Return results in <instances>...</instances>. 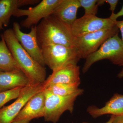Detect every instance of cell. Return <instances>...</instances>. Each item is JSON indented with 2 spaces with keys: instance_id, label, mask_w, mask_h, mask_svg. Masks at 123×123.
Wrapping results in <instances>:
<instances>
[{
  "instance_id": "1",
  "label": "cell",
  "mask_w": 123,
  "mask_h": 123,
  "mask_svg": "<svg viewBox=\"0 0 123 123\" xmlns=\"http://www.w3.org/2000/svg\"><path fill=\"white\" fill-rule=\"evenodd\" d=\"M2 35L16 63L31 84H43L46 79V69L24 50L15 37L12 29H7Z\"/></svg>"
},
{
  "instance_id": "2",
  "label": "cell",
  "mask_w": 123,
  "mask_h": 123,
  "mask_svg": "<svg viewBox=\"0 0 123 123\" xmlns=\"http://www.w3.org/2000/svg\"><path fill=\"white\" fill-rule=\"evenodd\" d=\"M36 33L41 48L51 44L75 47L71 27L52 14L42 19L37 25Z\"/></svg>"
},
{
  "instance_id": "3",
  "label": "cell",
  "mask_w": 123,
  "mask_h": 123,
  "mask_svg": "<svg viewBox=\"0 0 123 123\" xmlns=\"http://www.w3.org/2000/svg\"><path fill=\"white\" fill-rule=\"evenodd\" d=\"M86 59L83 73H86L93 64L103 60H108L114 64L123 66V41L118 33L107 40L96 51Z\"/></svg>"
},
{
  "instance_id": "4",
  "label": "cell",
  "mask_w": 123,
  "mask_h": 123,
  "mask_svg": "<svg viewBox=\"0 0 123 123\" xmlns=\"http://www.w3.org/2000/svg\"><path fill=\"white\" fill-rule=\"evenodd\" d=\"M41 49L45 64L52 71L68 64H77L81 59L76 47L51 44Z\"/></svg>"
},
{
  "instance_id": "5",
  "label": "cell",
  "mask_w": 123,
  "mask_h": 123,
  "mask_svg": "<svg viewBox=\"0 0 123 123\" xmlns=\"http://www.w3.org/2000/svg\"><path fill=\"white\" fill-rule=\"evenodd\" d=\"M44 90L45 101L43 117L45 121L53 123H57L65 111H68L70 113L73 112L75 101L84 92L63 97L53 94Z\"/></svg>"
},
{
  "instance_id": "6",
  "label": "cell",
  "mask_w": 123,
  "mask_h": 123,
  "mask_svg": "<svg viewBox=\"0 0 123 123\" xmlns=\"http://www.w3.org/2000/svg\"><path fill=\"white\" fill-rule=\"evenodd\" d=\"M116 25L109 29H104L74 38V43L78 51L81 59H86L96 51L106 40L118 33Z\"/></svg>"
},
{
  "instance_id": "7",
  "label": "cell",
  "mask_w": 123,
  "mask_h": 123,
  "mask_svg": "<svg viewBox=\"0 0 123 123\" xmlns=\"http://www.w3.org/2000/svg\"><path fill=\"white\" fill-rule=\"evenodd\" d=\"M61 0H43L35 7L27 9H18L13 16L20 17L26 16L27 18L21 22L22 27L29 29L37 25L40 20L51 15Z\"/></svg>"
},
{
  "instance_id": "8",
  "label": "cell",
  "mask_w": 123,
  "mask_h": 123,
  "mask_svg": "<svg viewBox=\"0 0 123 123\" xmlns=\"http://www.w3.org/2000/svg\"><path fill=\"white\" fill-rule=\"evenodd\" d=\"M44 89L43 84H30L24 87L12 103L0 109V123H12L25 104L33 96Z\"/></svg>"
},
{
  "instance_id": "9",
  "label": "cell",
  "mask_w": 123,
  "mask_h": 123,
  "mask_svg": "<svg viewBox=\"0 0 123 123\" xmlns=\"http://www.w3.org/2000/svg\"><path fill=\"white\" fill-rule=\"evenodd\" d=\"M115 21L110 18H103L96 15H84L77 18L71 26L74 37H81L101 30L111 28L116 25Z\"/></svg>"
},
{
  "instance_id": "10",
  "label": "cell",
  "mask_w": 123,
  "mask_h": 123,
  "mask_svg": "<svg viewBox=\"0 0 123 123\" xmlns=\"http://www.w3.org/2000/svg\"><path fill=\"white\" fill-rule=\"evenodd\" d=\"M30 32L23 33L18 22L13 23V30L15 37L27 53L40 64L45 67L46 64L42 54V49L39 46L37 39V25L31 27Z\"/></svg>"
},
{
  "instance_id": "11",
  "label": "cell",
  "mask_w": 123,
  "mask_h": 123,
  "mask_svg": "<svg viewBox=\"0 0 123 123\" xmlns=\"http://www.w3.org/2000/svg\"><path fill=\"white\" fill-rule=\"evenodd\" d=\"M45 101L43 89L29 99L12 123H30L33 119L43 117Z\"/></svg>"
},
{
  "instance_id": "12",
  "label": "cell",
  "mask_w": 123,
  "mask_h": 123,
  "mask_svg": "<svg viewBox=\"0 0 123 123\" xmlns=\"http://www.w3.org/2000/svg\"><path fill=\"white\" fill-rule=\"evenodd\" d=\"M80 67L77 64H70L52 71L43 83L44 88L57 84H80Z\"/></svg>"
},
{
  "instance_id": "13",
  "label": "cell",
  "mask_w": 123,
  "mask_h": 123,
  "mask_svg": "<svg viewBox=\"0 0 123 123\" xmlns=\"http://www.w3.org/2000/svg\"><path fill=\"white\" fill-rule=\"evenodd\" d=\"M80 7L78 0H61L51 14L71 27L77 19V12Z\"/></svg>"
},
{
  "instance_id": "14",
  "label": "cell",
  "mask_w": 123,
  "mask_h": 123,
  "mask_svg": "<svg viewBox=\"0 0 123 123\" xmlns=\"http://www.w3.org/2000/svg\"><path fill=\"white\" fill-rule=\"evenodd\" d=\"M87 111L93 118L105 115H123V95L116 93L106 103L103 107L90 106L87 108Z\"/></svg>"
},
{
  "instance_id": "15",
  "label": "cell",
  "mask_w": 123,
  "mask_h": 123,
  "mask_svg": "<svg viewBox=\"0 0 123 123\" xmlns=\"http://www.w3.org/2000/svg\"><path fill=\"white\" fill-rule=\"evenodd\" d=\"M28 78L20 69L9 72L0 71V92L30 84Z\"/></svg>"
},
{
  "instance_id": "16",
  "label": "cell",
  "mask_w": 123,
  "mask_h": 123,
  "mask_svg": "<svg viewBox=\"0 0 123 123\" xmlns=\"http://www.w3.org/2000/svg\"><path fill=\"white\" fill-rule=\"evenodd\" d=\"M0 40V71L9 72L20 69L9 50L2 34Z\"/></svg>"
},
{
  "instance_id": "17",
  "label": "cell",
  "mask_w": 123,
  "mask_h": 123,
  "mask_svg": "<svg viewBox=\"0 0 123 123\" xmlns=\"http://www.w3.org/2000/svg\"><path fill=\"white\" fill-rule=\"evenodd\" d=\"M21 6V0H0V24L8 26L11 16Z\"/></svg>"
},
{
  "instance_id": "18",
  "label": "cell",
  "mask_w": 123,
  "mask_h": 123,
  "mask_svg": "<svg viewBox=\"0 0 123 123\" xmlns=\"http://www.w3.org/2000/svg\"><path fill=\"white\" fill-rule=\"evenodd\" d=\"M79 86L77 84H57L49 86L44 89L53 94L66 97L84 91V90L79 88Z\"/></svg>"
},
{
  "instance_id": "19",
  "label": "cell",
  "mask_w": 123,
  "mask_h": 123,
  "mask_svg": "<svg viewBox=\"0 0 123 123\" xmlns=\"http://www.w3.org/2000/svg\"><path fill=\"white\" fill-rule=\"evenodd\" d=\"M24 87H19L6 91L0 92V109L12 99H17Z\"/></svg>"
},
{
  "instance_id": "20",
  "label": "cell",
  "mask_w": 123,
  "mask_h": 123,
  "mask_svg": "<svg viewBox=\"0 0 123 123\" xmlns=\"http://www.w3.org/2000/svg\"><path fill=\"white\" fill-rule=\"evenodd\" d=\"M80 7L85 9L84 15H96L98 13V0H78Z\"/></svg>"
},
{
  "instance_id": "21",
  "label": "cell",
  "mask_w": 123,
  "mask_h": 123,
  "mask_svg": "<svg viewBox=\"0 0 123 123\" xmlns=\"http://www.w3.org/2000/svg\"><path fill=\"white\" fill-rule=\"evenodd\" d=\"M104 4L106 2L110 5V10L111 11L112 13H114V11L117 5L118 2V0H102Z\"/></svg>"
},
{
  "instance_id": "22",
  "label": "cell",
  "mask_w": 123,
  "mask_h": 123,
  "mask_svg": "<svg viewBox=\"0 0 123 123\" xmlns=\"http://www.w3.org/2000/svg\"><path fill=\"white\" fill-rule=\"evenodd\" d=\"M123 16V5L122 8L119 11L116 13H111V15L109 18L113 21H116L118 18Z\"/></svg>"
},
{
  "instance_id": "23",
  "label": "cell",
  "mask_w": 123,
  "mask_h": 123,
  "mask_svg": "<svg viewBox=\"0 0 123 123\" xmlns=\"http://www.w3.org/2000/svg\"><path fill=\"white\" fill-rule=\"evenodd\" d=\"M112 118V123H123V115H111Z\"/></svg>"
},
{
  "instance_id": "24",
  "label": "cell",
  "mask_w": 123,
  "mask_h": 123,
  "mask_svg": "<svg viewBox=\"0 0 123 123\" xmlns=\"http://www.w3.org/2000/svg\"><path fill=\"white\" fill-rule=\"evenodd\" d=\"M115 24L118 27L119 30L120 31L121 33V39L123 41V20L121 21H115Z\"/></svg>"
},
{
  "instance_id": "25",
  "label": "cell",
  "mask_w": 123,
  "mask_h": 123,
  "mask_svg": "<svg viewBox=\"0 0 123 123\" xmlns=\"http://www.w3.org/2000/svg\"><path fill=\"white\" fill-rule=\"evenodd\" d=\"M40 0H22V6L27 5H34L37 4Z\"/></svg>"
},
{
  "instance_id": "26",
  "label": "cell",
  "mask_w": 123,
  "mask_h": 123,
  "mask_svg": "<svg viewBox=\"0 0 123 123\" xmlns=\"http://www.w3.org/2000/svg\"><path fill=\"white\" fill-rule=\"evenodd\" d=\"M117 77L119 78H123V68L121 71L118 74Z\"/></svg>"
},
{
  "instance_id": "27",
  "label": "cell",
  "mask_w": 123,
  "mask_h": 123,
  "mask_svg": "<svg viewBox=\"0 0 123 123\" xmlns=\"http://www.w3.org/2000/svg\"><path fill=\"white\" fill-rule=\"evenodd\" d=\"M112 123V118L111 117V118L109 119V120H108L107 122H106V123ZM87 123V122H83V123Z\"/></svg>"
},
{
  "instance_id": "28",
  "label": "cell",
  "mask_w": 123,
  "mask_h": 123,
  "mask_svg": "<svg viewBox=\"0 0 123 123\" xmlns=\"http://www.w3.org/2000/svg\"><path fill=\"white\" fill-rule=\"evenodd\" d=\"M3 29V25H2V24H0V31Z\"/></svg>"
}]
</instances>
